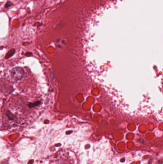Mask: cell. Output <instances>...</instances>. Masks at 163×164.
Listing matches in <instances>:
<instances>
[{"label": "cell", "mask_w": 163, "mask_h": 164, "mask_svg": "<svg viewBox=\"0 0 163 164\" xmlns=\"http://www.w3.org/2000/svg\"><path fill=\"white\" fill-rule=\"evenodd\" d=\"M15 50L14 49H13V50H10V51L8 52L6 54V57H5V58L6 59H8L9 58L11 57L12 56H13L15 53Z\"/></svg>", "instance_id": "2"}, {"label": "cell", "mask_w": 163, "mask_h": 164, "mask_svg": "<svg viewBox=\"0 0 163 164\" xmlns=\"http://www.w3.org/2000/svg\"><path fill=\"white\" fill-rule=\"evenodd\" d=\"M40 103V102H39V101H37L35 103H29L28 104L29 107L30 108H33V107H36V106H37L39 105V104Z\"/></svg>", "instance_id": "3"}, {"label": "cell", "mask_w": 163, "mask_h": 164, "mask_svg": "<svg viewBox=\"0 0 163 164\" xmlns=\"http://www.w3.org/2000/svg\"><path fill=\"white\" fill-rule=\"evenodd\" d=\"M24 70L20 67H16L14 68L11 71V75L13 78L16 81H19L22 79L24 76Z\"/></svg>", "instance_id": "1"}]
</instances>
